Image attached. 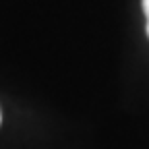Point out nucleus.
Instances as JSON below:
<instances>
[{
	"label": "nucleus",
	"mask_w": 149,
	"mask_h": 149,
	"mask_svg": "<svg viewBox=\"0 0 149 149\" xmlns=\"http://www.w3.org/2000/svg\"><path fill=\"white\" fill-rule=\"evenodd\" d=\"M143 13L147 17V37H149V0H143Z\"/></svg>",
	"instance_id": "1"
}]
</instances>
